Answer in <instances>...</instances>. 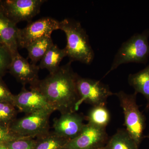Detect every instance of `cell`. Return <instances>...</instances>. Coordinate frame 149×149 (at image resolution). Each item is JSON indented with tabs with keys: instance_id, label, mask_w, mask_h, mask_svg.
Here are the masks:
<instances>
[{
	"instance_id": "cell-1",
	"label": "cell",
	"mask_w": 149,
	"mask_h": 149,
	"mask_svg": "<svg viewBox=\"0 0 149 149\" xmlns=\"http://www.w3.org/2000/svg\"><path fill=\"white\" fill-rule=\"evenodd\" d=\"M72 61L60 66L56 72L30 86L45 96L54 111L61 114L75 111L79 100L77 80L79 75L71 67Z\"/></svg>"
},
{
	"instance_id": "cell-2",
	"label": "cell",
	"mask_w": 149,
	"mask_h": 149,
	"mask_svg": "<svg viewBox=\"0 0 149 149\" xmlns=\"http://www.w3.org/2000/svg\"><path fill=\"white\" fill-rule=\"evenodd\" d=\"M59 29L66 35L67 44L65 49L70 61L91 64L95 57V53L88 34L80 22L72 19H64L59 21Z\"/></svg>"
},
{
	"instance_id": "cell-3",
	"label": "cell",
	"mask_w": 149,
	"mask_h": 149,
	"mask_svg": "<svg viewBox=\"0 0 149 149\" xmlns=\"http://www.w3.org/2000/svg\"><path fill=\"white\" fill-rule=\"evenodd\" d=\"M149 29L136 34L123 43L115 55L109 70L104 77L121 65L130 63L146 64L149 56Z\"/></svg>"
},
{
	"instance_id": "cell-4",
	"label": "cell",
	"mask_w": 149,
	"mask_h": 149,
	"mask_svg": "<svg viewBox=\"0 0 149 149\" xmlns=\"http://www.w3.org/2000/svg\"><path fill=\"white\" fill-rule=\"evenodd\" d=\"M114 95L117 96L123 111L125 130L139 146L144 138L146 118L136 103L137 94H128L120 91Z\"/></svg>"
},
{
	"instance_id": "cell-5",
	"label": "cell",
	"mask_w": 149,
	"mask_h": 149,
	"mask_svg": "<svg viewBox=\"0 0 149 149\" xmlns=\"http://www.w3.org/2000/svg\"><path fill=\"white\" fill-rule=\"evenodd\" d=\"M54 111L52 108L43 109L26 114L15 120L10 126V131L21 138H33L42 136L49 132V119Z\"/></svg>"
},
{
	"instance_id": "cell-6",
	"label": "cell",
	"mask_w": 149,
	"mask_h": 149,
	"mask_svg": "<svg viewBox=\"0 0 149 149\" xmlns=\"http://www.w3.org/2000/svg\"><path fill=\"white\" fill-rule=\"evenodd\" d=\"M77 85L79 99L75 106V111L83 102L90 104L93 107L106 105L108 98L114 95L108 85L100 80L84 78L79 75Z\"/></svg>"
},
{
	"instance_id": "cell-7",
	"label": "cell",
	"mask_w": 149,
	"mask_h": 149,
	"mask_svg": "<svg viewBox=\"0 0 149 149\" xmlns=\"http://www.w3.org/2000/svg\"><path fill=\"white\" fill-rule=\"evenodd\" d=\"M44 0H1L0 10L15 24L31 21L40 12Z\"/></svg>"
},
{
	"instance_id": "cell-8",
	"label": "cell",
	"mask_w": 149,
	"mask_h": 149,
	"mask_svg": "<svg viewBox=\"0 0 149 149\" xmlns=\"http://www.w3.org/2000/svg\"><path fill=\"white\" fill-rule=\"evenodd\" d=\"M59 29V21L50 17H45L30 22L17 32L18 48L26 49L35 41L51 36L55 30Z\"/></svg>"
},
{
	"instance_id": "cell-9",
	"label": "cell",
	"mask_w": 149,
	"mask_h": 149,
	"mask_svg": "<svg viewBox=\"0 0 149 149\" xmlns=\"http://www.w3.org/2000/svg\"><path fill=\"white\" fill-rule=\"evenodd\" d=\"M109 140L106 128L88 123L77 137L68 142L64 149H98L106 146Z\"/></svg>"
},
{
	"instance_id": "cell-10",
	"label": "cell",
	"mask_w": 149,
	"mask_h": 149,
	"mask_svg": "<svg viewBox=\"0 0 149 149\" xmlns=\"http://www.w3.org/2000/svg\"><path fill=\"white\" fill-rule=\"evenodd\" d=\"M83 116L76 111L61 114L54 120V133L63 139L70 141L77 137L83 130L85 124Z\"/></svg>"
},
{
	"instance_id": "cell-11",
	"label": "cell",
	"mask_w": 149,
	"mask_h": 149,
	"mask_svg": "<svg viewBox=\"0 0 149 149\" xmlns=\"http://www.w3.org/2000/svg\"><path fill=\"white\" fill-rule=\"evenodd\" d=\"M38 65L29 63L27 59L23 57L19 53L12 56L8 70L22 85H35L40 80Z\"/></svg>"
},
{
	"instance_id": "cell-12",
	"label": "cell",
	"mask_w": 149,
	"mask_h": 149,
	"mask_svg": "<svg viewBox=\"0 0 149 149\" xmlns=\"http://www.w3.org/2000/svg\"><path fill=\"white\" fill-rule=\"evenodd\" d=\"M30 89L29 91L24 87L18 94L14 95L13 104L15 107L26 114L52 108L42 93L35 89Z\"/></svg>"
},
{
	"instance_id": "cell-13",
	"label": "cell",
	"mask_w": 149,
	"mask_h": 149,
	"mask_svg": "<svg viewBox=\"0 0 149 149\" xmlns=\"http://www.w3.org/2000/svg\"><path fill=\"white\" fill-rule=\"evenodd\" d=\"M19 28L0 10V40L13 56L18 53Z\"/></svg>"
},
{
	"instance_id": "cell-14",
	"label": "cell",
	"mask_w": 149,
	"mask_h": 149,
	"mask_svg": "<svg viewBox=\"0 0 149 149\" xmlns=\"http://www.w3.org/2000/svg\"><path fill=\"white\" fill-rule=\"evenodd\" d=\"M67 56L65 49H61L54 44L43 56L38 66L40 69L47 70L49 74L56 72L59 68L60 64Z\"/></svg>"
},
{
	"instance_id": "cell-15",
	"label": "cell",
	"mask_w": 149,
	"mask_h": 149,
	"mask_svg": "<svg viewBox=\"0 0 149 149\" xmlns=\"http://www.w3.org/2000/svg\"><path fill=\"white\" fill-rule=\"evenodd\" d=\"M128 82L135 93H140L145 97L149 107V64L139 72L128 75Z\"/></svg>"
},
{
	"instance_id": "cell-16",
	"label": "cell",
	"mask_w": 149,
	"mask_h": 149,
	"mask_svg": "<svg viewBox=\"0 0 149 149\" xmlns=\"http://www.w3.org/2000/svg\"><path fill=\"white\" fill-rule=\"evenodd\" d=\"M51 36H47L35 41L26 48L31 63L36 65L40 61L49 49L54 45Z\"/></svg>"
},
{
	"instance_id": "cell-17",
	"label": "cell",
	"mask_w": 149,
	"mask_h": 149,
	"mask_svg": "<svg viewBox=\"0 0 149 149\" xmlns=\"http://www.w3.org/2000/svg\"><path fill=\"white\" fill-rule=\"evenodd\" d=\"M68 141L54 132H49L37 137V140H35V149H64Z\"/></svg>"
},
{
	"instance_id": "cell-18",
	"label": "cell",
	"mask_w": 149,
	"mask_h": 149,
	"mask_svg": "<svg viewBox=\"0 0 149 149\" xmlns=\"http://www.w3.org/2000/svg\"><path fill=\"white\" fill-rule=\"evenodd\" d=\"M107 145L109 149H139V147L124 129L117 130L109 139Z\"/></svg>"
},
{
	"instance_id": "cell-19",
	"label": "cell",
	"mask_w": 149,
	"mask_h": 149,
	"mask_svg": "<svg viewBox=\"0 0 149 149\" xmlns=\"http://www.w3.org/2000/svg\"><path fill=\"white\" fill-rule=\"evenodd\" d=\"M86 118L89 124L106 128L110 121V113L106 105L97 106L90 110Z\"/></svg>"
},
{
	"instance_id": "cell-20",
	"label": "cell",
	"mask_w": 149,
	"mask_h": 149,
	"mask_svg": "<svg viewBox=\"0 0 149 149\" xmlns=\"http://www.w3.org/2000/svg\"><path fill=\"white\" fill-rule=\"evenodd\" d=\"M12 103L0 102V125L9 128L11 123L15 120L17 111Z\"/></svg>"
},
{
	"instance_id": "cell-21",
	"label": "cell",
	"mask_w": 149,
	"mask_h": 149,
	"mask_svg": "<svg viewBox=\"0 0 149 149\" xmlns=\"http://www.w3.org/2000/svg\"><path fill=\"white\" fill-rule=\"evenodd\" d=\"M6 144L9 149H35V140L32 138H21Z\"/></svg>"
},
{
	"instance_id": "cell-22",
	"label": "cell",
	"mask_w": 149,
	"mask_h": 149,
	"mask_svg": "<svg viewBox=\"0 0 149 149\" xmlns=\"http://www.w3.org/2000/svg\"><path fill=\"white\" fill-rule=\"evenodd\" d=\"M12 56L5 46L0 47V77L8 70Z\"/></svg>"
},
{
	"instance_id": "cell-23",
	"label": "cell",
	"mask_w": 149,
	"mask_h": 149,
	"mask_svg": "<svg viewBox=\"0 0 149 149\" xmlns=\"http://www.w3.org/2000/svg\"><path fill=\"white\" fill-rule=\"evenodd\" d=\"M21 137L15 136L9 128L0 125V144L6 143L8 142L21 139Z\"/></svg>"
},
{
	"instance_id": "cell-24",
	"label": "cell",
	"mask_w": 149,
	"mask_h": 149,
	"mask_svg": "<svg viewBox=\"0 0 149 149\" xmlns=\"http://www.w3.org/2000/svg\"><path fill=\"white\" fill-rule=\"evenodd\" d=\"M14 95L0 77V102H9L13 104Z\"/></svg>"
},
{
	"instance_id": "cell-25",
	"label": "cell",
	"mask_w": 149,
	"mask_h": 149,
	"mask_svg": "<svg viewBox=\"0 0 149 149\" xmlns=\"http://www.w3.org/2000/svg\"><path fill=\"white\" fill-rule=\"evenodd\" d=\"M0 149H9L6 143L0 144Z\"/></svg>"
},
{
	"instance_id": "cell-26",
	"label": "cell",
	"mask_w": 149,
	"mask_h": 149,
	"mask_svg": "<svg viewBox=\"0 0 149 149\" xmlns=\"http://www.w3.org/2000/svg\"><path fill=\"white\" fill-rule=\"evenodd\" d=\"M98 149H109V146H108L107 143L106 146H104L101 147V148Z\"/></svg>"
},
{
	"instance_id": "cell-27",
	"label": "cell",
	"mask_w": 149,
	"mask_h": 149,
	"mask_svg": "<svg viewBox=\"0 0 149 149\" xmlns=\"http://www.w3.org/2000/svg\"><path fill=\"white\" fill-rule=\"evenodd\" d=\"M3 46H4L3 45V43H2V42H1V40H0V47H3Z\"/></svg>"
},
{
	"instance_id": "cell-28",
	"label": "cell",
	"mask_w": 149,
	"mask_h": 149,
	"mask_svg": "<svg viewBox=\"0 0 149 149\" xmlns=\"http://www.w3.org/2000/svg\"><path fill=\"white\" fill-rule=\"evenodd\" d=\"M147 137H148V138H149V136H147Z\"/></svg>"
}]
</instances>
